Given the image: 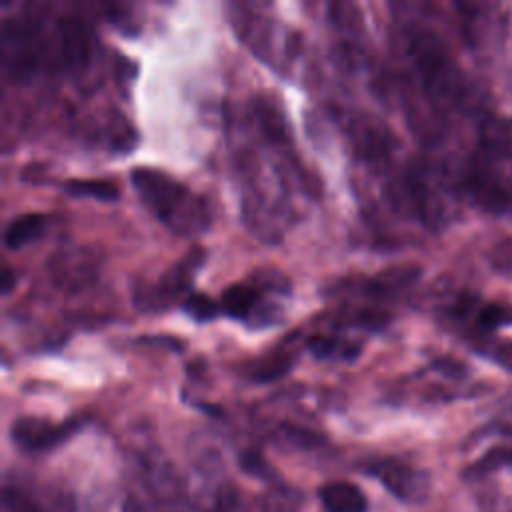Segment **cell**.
I'll list each match as a JSON object with an SVG mask.
<instances>
[{"instance_id": "1", "label": "cell", "mask_w": 512, "mask_h": 512, "mask_svg": "<svg viewBox=\"0 0 512 512\" xmlns=\"http://www.w3.org/2000/svg\"><path fill=\"white\" fill-rule=\"evenodd\" d=\"M130 182L140 202L170 232L178 236H198L210 226L208 202L170 174L136 166L130 172Z\"/></svg>"}, {"instance_id": "2", "label": "cell", "mask_w": 512, "mask_h": 512, "mask_svg": "<svg viewBox=\"0 0 512 512\" xmlns=\"http://www.w3.org/2000/svg\"><path fill=\"white\" fill-rule=\"evenodd\" d=\"M408 58L424 94L442 108H460L468 102V82L444 44L426 30L408 34Z\"/></svg>"}, {"instance_id": "3", "label": "cell", "mask_w": 512, "mask_h": 512, "mask_svg": "<svg viewBox=\"0 0 512 512\" xmlns=\"http://www.w3.org/2000/svg\"><path fill=\"white\" fill-rule=\"evenodd\" d=\"M288 296L290 282L280 272H258L244 282L224 288L220 312L250 330H264L282 322V300Z\"/></svg>"}, {"instance_id": "4", "label": "cell", "mask_w": 512, "mask_h": 512, "mask_svg": "<svg viewBox=\"0 0 512 512\" xmlns=\"http://www.w3.org/2000/svg\"><path fill=\"white\" fill-rule=\"evenodd\" d=\"M206 262L202 246L188 248L176 262H172L156 282H140L132 290V302L142 312H164L178 298L192 294V284L198 270Z\"/></svg>"}, {"instance_id": "5", "label": "cell", "mask_w": 512, "mask_h": 512, "mask_svg": "<svg viewBox=\"0 0 512 512\" xmlns=\"http://www.w3.org/2000/svg\"><path fill=\"white\" fill-rule=\"evenodd\" d=\"M462 184L472 202L482 210L502 214L512 208V194L494 170L492 158H488L486 154H480L468 162Z\"/></svg>"}, {"instance_id": "6", "label": "cell", "mask_w": 512, "mask_h": 512, "mask_svg": "<svg viewBox=\"0 0 512 512\" xmlns=\"http://www.w3.org/2000/svg\"><path fill=\"white\" fill-rule=\"evenodd\" d=\"M82 426V418L52 422L40 416H20L10 426V438L24 452H46L66 442Z\"/></svg>"}, {"instance_id": "7", "label": "cell", "mask_w": 512, "mask_h": 512, "mask_svg": "<svg viewBox=\"0 0 512 512\" xmlns=\"http://www.w3.org/2000/svg\"><path fill=\"white\" fill-rule=\"evenodd\" d=\"M364 472L374 476L388 492L404 502H422L430 490L428 476L398 458L370 460L364 464Z\"/></svg>"}, {"instance_id": "8", "label": "cell", "mask_w": 512, "mask_h": 512, "mask_svg": "<svg viewBox=\"0 0 512 512\" xmlns=\"http://www.w3.org/2000/svg\"><path fill=\"white\" fill-rule=\"evenodd\" d=\"M480 152L488 158L512 160V118L510 116H488L480 124Z\"/></svg>"}, {"instance_id": "9", "label": "cell", "mask_w": 512, "mask_h": 512, "mask_svg": "<svg viewBox=\"0 0 512 512\" xmlns=\"http://www.w3.org/2000/svg\"><path fill=\"white\" fill-rule=\"evenodd\" d=\"M306 348L314 358L350 364L360 356L362 342L350 340L340 334H312L306 340Z\"/></svg>"}, {"instance_id": "10", "label": "cell", "mask_w": 512, "mask_h": 512, "mask_svg": "<svg viewBox=\"0 0 512 512\" xmlns=\"http://www.w3.org/2000/svg\"><path fill=\"white\" fill-rule=\"evenodd\" d=\"M320 502L326 512H366L368 502L364 492L352 482H330L318 492Z\"/></svg>"}, {"instance_id": "11", "label": "cell", "mask_w": 512, "mask_h": 512, "mask_svg": "<svg viewBox=\"0 0 512 512\" xmlns=\"http://www.w3.org/2000/svg\"><path fill=\"white\" fill-rule=\"evenodd\" d=\"M48 218L40 212H26L8 222L4 228V246L8 250H20L46 234Z\"/></svg>"}, {"instance_id": "12", "label": "cell", "mask_w": 512, "mask_h": 512, "mask_svg": "<svg viewBox=\"0 0 512 512\" xmlns=\"http://www.w3.org/2000/svg\"><path fill=\"white\" fill-rule=\"evenodd\" d=\"M296 362V354L290 348H278L272 350L270 354L262 356L260 360H256L250 370H248V378L252 382L258 384H266V382H274L282 376H286L290 372V368Z\"/></svg>"}, {"instance_id": "13", "label": "cell", "mask_w": 512, "mask_h": 512, "mask_svg": "<svg viewBox=\"0 0 512 512\" xmlns=\"http://www.w3.org/2000/svg\"><path fill=\"white\" fill-rule=\"evenodd\" d=\"M62 190L72 198H92L100 202H114L120 196L118 184L106 178H70L64 182Z\"/></svg>"}, {"instance_id": "14", "label": "cell", "mask_w": 512, "mask_h": 512, "mask_svg": "<svg viewBox=\"0 0 512 512\" xmlns=\"http://www.w3.org/2000/svg\"><path fill=\"white\" fill-rule=\"evenodd\" d=\"M474 322L482 332H494L512 326V304L484 302L474 312Z\"/></svg>"}, {"instance_id": "15", "label": "cell", "mask_w": 512, "mask_h": 512, "mask_svg": "<svg viewBox=\"0 0 512 512\" xmlns=\"http://www.w3.org/2000/svg\"><path fill=\"white\" fill-rule=\"evenodd\" d=\"M182 312L194 322H212L220 314V304L202 292H192L182 300Z\"/></svg>"}, {"instance_id": "16", "label": "cell", "mask_w": 512, "mask_h": 512, "mask_svg": "<svg viewBox=\"0 0 512 512\" xmlns=\"http://www.w3.org/2000/svg\"><path fill=\"white\" fill-rule=\"evenodd\" d=\"M488 260L498 274L512 278V238H502L500 242H496L490 250Z\"/></svg>"}, {"instance_id": "17", "label": "cell", "mask_w": 512, "mask_h": 512, "mask_svg": "<svg viewBox=\"0 0 512 512\" xmlns=\"http://www.w3.org/2000/svg\"><path fill=\"white\" fill-rule=\"evenodd\" d=\"M280 434L284 436L286 442H290L298 448H314V446H320V442H322L320 434L306 430L302 426H294V424H282Z\"/></svg>"}, {"instance_id": "18", "label": "cell", "mask_w": 512, "mask_h": 512, "mask_svg": "<svg viewBox=\"0 0 512 512\" xmlns=\"http://www.w3.org/2000/svg\"><path fill=\"white\" fill-rule=\"evenodd\" d=\"M504 464H512V448H494L490 450L488 454H484L472 468H470V474H484V472H490L498 466H504Z\"/></svg>"}, {"instance_id": "19", "label": "cell", "mask_w": 512, "mask_h": 512, "mask_svg": "<svg viewBox=\"0 0 512 512\" xmlns=\"http://www.w3.org/2000/svg\"><path fill=\"white\" fill-rule=\"evenodd\" d=\"M4 504L8 512H46L38 502H34L28 494L14 490V488H6L4 492Z\"/></svg>"}, {"instance_id": "20", "label": "cell", "mask_w": 512, "mask_h": 512, "mask_svg": "<svg viewBox=\"0 0 512 512\" xmlns=\"http://www.w3.org/2000/svg\"><path fill=\"white\" fill-rule=\"evenodd\" d=\"M486 354H488L498 366H502L504 370H510V372H512V340L496 342V344L488 346Z\"/></svg>"}, {"instance_id": "21", "label": "cell", "mask_w": 512, "mask_h": 512, "mask_svg": "<svg viewBox=\"0 0 512 512\" xmlns=\"http://www.w3.org/2000/svg\"><path fill=\"white\" fill-rule=\"evenodd\" d=\"M240 464H242V468H244L246 472H250V474L268 476V466H266L264 458L260 456V452H256V450H246V452H242Z\"/></svg>"}, {"instance_id": "22", "label": "cell", "mask_w": 512, "mask_h": 512, "mask_svg": "<svg viewBox=\"0 0 512 512\" xmlns=\"http://www.w3.org/2000/svg\"><path fill=\"white\" fill-rule=\"evenodd\" d=\"M432 368L436 372H440L442 376H448V378H462L466 374L464 366L452 358H436L432 362Z\"/></svg>"}, {"instance_id": "23", "label": "cell", "mask_w": 512, "mask_h": 512, "mask_svg": "<svg viewBox=\"0 0 512 512\" xmlns=\"http://www.w3.org/2000/svg\"><path fill=\"white\" fill-rule=\"evenodd\" d=\"M16 284V274L10 266H4L2 270V278H0V288H2V294H8L12 290V286Z\"/></svg>"}]
</instances>
